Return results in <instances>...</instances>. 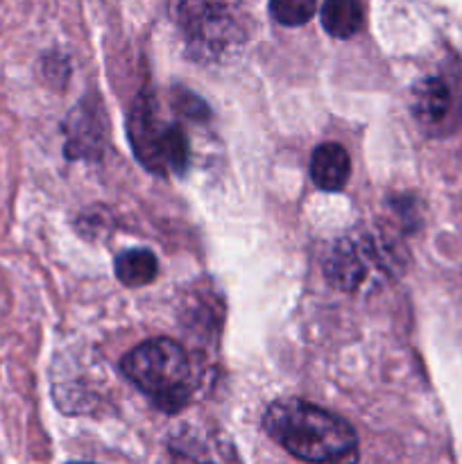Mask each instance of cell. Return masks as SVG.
<instances>
[{"mask_svg": "<svg viewBox=\"0 0 462 464\" xmlns=\"http://www.w3.org/2000/svg\"><path fill=\"white\" fill-rule=\"evenodd\" d=\"M263 429L290 456L306 462L340 460L356 449V433L347 421L302 399L267 406Z\"/></svg>", "mask_w": 462, "mask_h": 464, "instance_id": "1", "label": "cell"}, {"mask_svg": "<svg viewBox=\"0 0 462 464\" xmlns=\"http://www.w3.org/2000/svg\"><path fill=\"white\" fill-rule=\"evenodd\" d=\"M403 252L383 229H358L340 238L326 258V279L351 295H370L401 272Z\"/></svg>", "mask_w": 462, "mask_h": 464, "instance_id": "2", "label": "cell"}, {"mask_svg": "<svg viewBox=\"0 0 462 464\" xmlns=\"http://www.w3.org/2000/svg\"><path fill=\"white\" fill-rule=\"evenodd\" d=\"M122 374L166 412L184 406L193 392V365L175 340H148L131 349L122 361Z\"/></svg>", "mask_w": 462, "mask_h": 464, "instance_id": "3", "label": "cell"}, {"mask_svg": "<svg viewBox=\"0 0 462 464\" xmlns=\"http://www.w3.org/2000/svg\"><path fill=\"white\" fill-rule=\"evenodd\" d=\"M243 0H172V16L195 57L217 59L245 39Z\"/></svg>", "mask_w": 462, "mask_h": 464, "instance_id": "4", "label": "cell"}, {"mask_svg": "<svg viewBox=\"0 0 462 464\" xmlns=\"http://www.w3.org/2000/svg\"><path fill=\"white\" fill-rule=\"evenodd\" d=\"M127 134L136 159L148 170L181 172L188 163V140L179 125L159 121L154 104L148 95H140L130 111Z\"/></svg>", "mask_w": 462, "mask_h": 464, "instance_id": "5", "label": "cell"}, {"mask_svg": "<svg viewBox=\"0 0 462 464\" xmlns=\"http://www.w3.org/2000/svg\"><path fill=\"white\" fill-rule=\"evenodd\" d=\"M351 175V161L342 145L324 143L313 152L311 159V177L317 188L326 193H335L347 186Z\"/></svg>", "mask_w": 462, "mask_h": 464, "instance_id": "6", "label": "cell"}, {"mask_svg": "<svg viewBox=\"0 0 462 464\" xmlns=\"http://www.w3.org/2000/svg\"><path fill=\"white\" fill-rule=\"evenodd\" d=\"M453 95L451 89L439 77H426L415 86L412 93V111H415L417 121L424 125H439L447 121L448 111H451Z\"/></svg>", "mask_w": 462, "mask_h": 464, "instance_id": "7", "label": "cell"}, {"mask_svg": "<svg viewBox=\"0 0 462 464\" xmlns=\"http://www.w3.org/2000/svg\"><path fill=\"white\" fill-rule=\"evenodd\" d=\"M322 27L335 39H349L362 25V9L358 0H324L322 5Z\"/></svg>", "mask_w": 462, "mask_h": 464, "instance_id": "8", "label": "cell"}, {"mask_svg": "<svg viewBox=\"0 0 462 464\" xmlns=\"http://www.w3.org/2000/svg\"><path fill=\"white\" fill-rule=\"evenodd\" d=\"M159 272V263L148 249H130L116 258V276L120 284L136 288V285L152 284Z\"/></svg>", "mask_w": 462, "mask_h": 464, "instance_id": "9", "label": "cell"}, {"mask_svg": "<svg viewBox=\"0 0 462 464\" xmlns=\"http://www.w3.org/2000/svg\"><path fill=\"white\" fill-rule=\"evenodd\" d=\"M270 12L281 25L297 27L315 16L317 0H270Z\"/></svg>", "mask_w": 462, "mask_h": 464, "instance_id": "10", "label": "cell"}]
</instances>
